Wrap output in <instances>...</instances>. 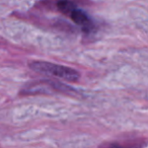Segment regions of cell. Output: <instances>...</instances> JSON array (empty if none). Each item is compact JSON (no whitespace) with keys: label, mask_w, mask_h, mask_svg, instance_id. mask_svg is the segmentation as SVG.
Returning a JSON list of instances; mask_svg holds the SVG:
<instances>
[{"label":"cell","mask_w":148,"mask_h":148,"mask_svg":"<svg viewBox=\"0 0 148 148\" xmlns=\"http://www.w3.org/2000/svg\"><path fill=\"white\" fill-rule=\"evenodd\" d=\"M56 8L59 12L71 19L75 25L80 27L83 32L89 33L95 29V23L88 14L71 0H58Z\"/></svg>","instance_id":"6da1fadb"},{"label":"cell","mask_w":148,"mask_h":148,"mask_svg":"<svg viewBox=\"0 0 148 148\" xmlns=\"http://www.w3.org/2000/svg\"><path fill=\"white\" fill-rule=\"evenodd\" d=\"M29 67L34 71L50 74L52 76L58 77V78L66 81L75 82L80 77L79 72L75 69L47 61H32L29 63Z\"/></svg>","instance_id":"7a4b0ae2"}]
</instances>
